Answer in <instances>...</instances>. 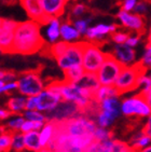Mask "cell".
<instances>
[{"instance_id": "7", "label": "cell", "mask_w": 151, "mask_h": 152, "mask_svg": "<svg viewBox=\"0 0 151 152\" xmlns=\"http://www.w3.org/2000/svg\"><path fill=\"white\" fill-rule=\"evenodd\" d=\"M76 115H81V109L79 105L73 100H61L56 105L55 108L48 111L45 117L50 120L63 121L69 118L76 117Z\"/></svg>"}, {"instance_id": "27", "label": "cell", "mask_w": 151, "mask_h": 152, "mask_svg": "<svg viewBox=\"0 0 151 152\" xmlns=\"http://www.w3.org/2000/svg\"><path fill=\"white\" fill-rule=\"evenodd\" d=\"M131 36V32H124V31H112L110 32V38L112 41H114L117 44H123L126 43Z\"/></svg>"}, {"instance_id": "25", "label": "cell", "mask_w": 151, "mask_h": 152, "mask_svg": "<svg viewBox=\"0 0 151 152\" xmlns=\"http://www.w3.org/2000/svg\"><path fill=\"white\" fill-rule=\"evenodd\" d=\"M12 149L14 152H23L25 148V139H24V134L18 132L14 135L13 137V143H12Z\"/></svg>"}, {"instance_id": "46", "label": "cell", "mask_w": 151, "mask_h": 152, "mask_svg": "<svg viewBox=\"0 0 151 152\" xmlns=\"http://www.w3.org/2000/svg\"><path fill=\"white\" fill-rule=\"evenodd\" d=\"M149 78L151 79V71H150V75H149Z\"/></svg>"}, {"instance_id": "37", "label": "cell", "mask_w": 151, "mask_h": 152, "mask_svg": "<svg viewBox=\"0 0 151 152\" xmlns=\"http://www.w3.org/2000/svg\"><path fill=\"white\" fill-rule=\"evenodd\" d=\"M37 96H30L27 99L26 110H37Z\"/></svg>"}, {"instance_id": "44", "label": "cell", "mask_w": 151, "mask_h": 152, "mask_svg": "<svg viewBox=\"0 0 151 152\" xmlns=\"http://www.w3.org/2000/svg\"><path fill=\"white\" fill-rule=\"evenodd\" d=\"M147 45H150L151 47V28H150V32H149L148 40H147Z\"/></svg>"}, {"instance_id": "45", "label": "cell", "mask_w": 151, "mask_h": 152, "mask_svg": "<svg viewBox=\"0 0 151 152\" xmlns=\"http://www.w3.org/2000/svg\"><path fill=\"white\" fill-rule=\"evenodd\" d=\"M139 152H151V146L150 147H147V148H145V149L140 150Z\"/></svg>"}, {"instance_id": "40", "label": "cell", "mask_w": 151, "mask_h": 152, "mask_svg": "<svg viewBox=\"0 0 151 152\" xmlns=\"http://www.w3.org/2000/svg\"><path fill=\"white\" fill-rule=\"evenodd\" d=\"M144 136H145V134H144V132H142V129L140 131V132L136 133V134H134L133 137H131V139H130V146H131V145H133V143L137 142V141L139 140V139H141Z\"/></svg>"}, {"instance_id": "28", "label": "cell", "mask_w": 151, "mask_h": 152, "mask_svg": "<svg viewBox=\"0 0 151 152\" xmlns=\"http://www.w3.org/2000/svg\"><path fill=\"white\" fill-rule=\"evenodd\" d=\"M18 77V73L14 70H1L0 72V83L1 84H7L10 82H13Z\"/></svg>"}, {"instance_id": "8", "label": "cell", "mask_w": 151, "mask_h": 152, "mask_svg": "<svg viewBox=\"0 0 151 152\" xmlns=\"http://www.w3.org/2000/svg\"><path fill=\"white\" fill-rule=\"evenodd\" d=\"M21 6L26 11L27 15L40 25L51 24L56 18H53L44 11L41 0H20Z\"/></svg>"}, {"instance_id": "9", "label": "cell", "mask_w": 151, "mask_h": 152, "mask_svg": "<svg viewBox=\"0 0 151 152\" xmlns=\"http://www.w3.org/2000/svg\"><path fill=\"white\" fill-rule=\"evenodd\" d=\"M85 41L71 43L68 50L57 59L58 66L65 70L77 65H82L83 61V49H84Z\"/></svg>"}, {"instance_id": "15", "label": "cell", "mask_w": 151, "mask_h": 152, "mask_svg": "<svg viewBox=\"0 0 151 152\" xmlns=\"http://www.w3.org/2000/svg\"><path fill=\"white\" fill-rule=\"evenodd\" d=\"M24 139H25V148L28 151L38 152L42 148L40 142V134L36 131H30L24 134Z\"/></svg>"}, {"instance_id": "32", "label": "cell", "mask_w": 151, "mask_h": 152, "mask_svg": "<svg viewBox=\"0 0 151 152\" xmlns=\"http://www.w3.org/2000/svg\"><path fill=\"white\" fill-rule=\"evenodd\" d=\"M122 112L126 115V117H132L135 115V111H134V106H133V100L132 98L130 99H125L122 104Z\"/></svg>"}, {"instance_id": "33", "label": "cell", "mask_w": 151, "mask_h": 152, "mask_svg": "<svg viewBox=\"0 0 151 152\" xmlns=\"http://www.w3.org/2000/svg\"><path fill=\"white\" fill-rule=\"evenodd\" d=\"M136 95L145 100V102L148 104L149 107L151 108V85L149 86V88H145L140 93L136 94Z\"/></svg>"}, {"instance_id": "22", "label": "cell", "mask_w": 151, "mask_h": 152, "mask_svg": "<svg viewBox=\"0 0 151 152\" xmlns=\"http://www.w3.org/2000/svg\"><path fill=\"white\" fill-rule=\"evenodd\" d=\"M71 24H68L66 22L62 24L61 26V35L65 40H70V39H77L80 36V32L78 29H75L70 26Z\"/></svg>"}, {"instance_id": "17", "label": "cell", "mask_w": 151, "mask_h": 152, "mask_svg": "<svg viewBox=\"0 0 151 152\" xmlns=\"http://www.w3.org/2000/svg\"><path fill=\"white\" fill-rule=\"evenodd\" d=\"M133 100V106H134V111L135 114L140 115V117H146V115H150L151 114V108L148 106V104L145 100L138 97L137 95L132 98Z\"/></svg>"}, {"instance_id": "24", "label": "cell", "mask_w": 151, "mask_h": 152, "mask_svg": "<svg viewBox=\"0 0 151 152\" xmlns=\"http://www.w3.org/2000/svg\"><path fill=\"white\" fill-rule=\"evenodd\" d=\"M89 8H87L85 4H82V3H75L73 7H71V9H70L69 12V15H68V18L71 20L76 18H79V16H81L82 14H84L85 12H89Z\"/></svg>"}, {"instance_id": "39", "label": "cell", "mask_w": 151, "mask_h": 152, "mask_svg": "<svg viewBox=\"0 0 151 152\" xmlns=\"http://www.w3.org/2000/svg\"><path fill=\"white\" fill-rule=\"evenodd\" d=\"M135 12L138 13V14H140V13H145L146 12V2L144 1V0L139 1V2L135 6Z\"/></svg>"}, {"instance_id": "6", "label": "cell", "mask_w": 151, "mask_h": 152, "mask_svg": "<svg viewBox=\"0 0 151 152\" xmlns=\"http://www.w3.org/2000/svg\"><path fill=\"white\" fill-rule=\"evenodd\" d=\"M18 25V22L13 20L4 18L0 20V49L2 54H11Z\"/></svg>"}, {"instance_id": "13", "label": "cell", "mask_w": 151, "mask_h": 152, "mask_svg": "<svg viewBox=\"0 0 151 152\" xmlns=\"http://www.w3.org/2000/svg\"><path fill=\"white\" fill-rule=\"evenodd\" d=\"M121 28L122 27L120 26V25H118V24H112L110 26L100 24V25H97V26L92 27V28H87L86 32H85V38L89 39V40L103 38L104 35L110 34V32L116 31L117 29H121Z\"/></svg>"}, {"instance_id": "23", "label": "cell", "mask_w": 151, "mask_h": 152, "mask_svg": "<svg viewBox=\"0 0 151 152\" xmlns=\"http://www.w3.org/2000/svg\"><path fill=\"white\" fill-rule=\"evenodd\" d=\"M96 140L104 141V140H112L113 136H114V132L113 131H107L104 127H97V129L94 133Z\"/></svg>"}, {"instance_id": "21", "label": "cell", "mask_w": 151, "mask_h": 152, "mask_svg": "<svg viewBox=\"0 0 151 152\" xmlns=\"http://www.w3.org/2000/svg\"><path fill=\"white\" fill-rule=\"evenodd\" d=\"M26 105H27V99L25 98H10L6 104V107L9 110L15 112H21L22 110L26 109Z\"/></svg>"}, {"instance_id": "43", "label": "cell", "mask_w": 151, "mask_h": 152, "mask_svg": "<svg viewBox=\"0 0 151 152\" xmlns=\"http://www.w3.org/2000/svg\"><path fill=\"white\" fill-rule=\"evenodd\" d=\"M2 3L6 6H14L16 4V0H2Z\"/></svg>"}, {"instance_id": "5", "label": "cell", "mask_w": 151, "mask_h": 152, "mask_svg": "<svg viewBox=\"0 0 151 152\" xmlns=\"http://www.w3.org/2000/svg\"><path fill=\"white\" fill-rule=\"evenodd\" d=\"M106 53H103L99 48L92 42L85 41L84 49H83V61L82 66L85 72L97 73L99 68L102 67L105 61Z\"/></svg>"}, {"instance_id": "42", "label": "cell", "mask_w": 151, "mask_h": 152, "mask_svg": "<svg viewBox=\"0 0 151 152\" xmlns=\"http://www.w3.org/2000/svg\"><path fill=\"white\" fill-rule=\"evenodd\" d=\"M139 40H140L139 36H136V37H130L128 40L126 41V44L130 45V47H135V45L138 43V41Z\"/></svg>"}, {"instance_id": "19", "label": "cell", "mask_w": 151, "mask_h": 152, "mask_svg": "<svg viewBox=\"0 0 151 152\" xmlns=\"http://www.w3.org/2000/svg\"><path fill=\"white\" fill-rule=\"evenodd\" d=\"M54 126H55V121L54 120H50L49 122L45 123V126L43 127L40 134V142L42 148H44L49 143V141L51 140L53 133H54Z\"/></svg>"}, {"instance_id": "34", "label": "cell", "mask_w": 151, "mask_h": 152, "mask_svg": "<svg viewBox=\"0 0 151 152\" xmlns=\"http://www.w3.org/2000/svg\"><path fill=\"white\" fill-rule=\"evenodd\" d=\"M141 63L145 65L146 67L151 68V47L150 45H147L146 44V51L145 54L142 56V58L140 59Z\"/></svg>"}, {"instance_id": "4", "label": "cell", "mask_w": 151, "mask_h": 152, "mask_svg": "<svg viewBox=\"0 0 151 152\" xmlns=\"http://www.w3.org/2000/svg\"><path fill=\"white\" fill-rule=\"evenodd\" d=\"M125 67H126V65L119 61L112 53H106L104 63L97 72V77H98L100 84L114 85L121 71Z\"/></svg>"}, {"instance_id": "18", "label": "cell", "mask_w": 151, "mask_h": 152, "mask_svg": "<svg viewBox=\"0 0 151 152\" xmlns=\"http://www.w3.org/2000/svg\"><path fill=\"white\" fill-rule=\"evenodd\" d=\"M102 105L104 110H107V111L113 113L117 118L119 117L122 111V105L116 99V97H110V98L105 99L102 102Z\"/></svg>"}, {"instance_id": "10", "label": "cell", "mask_w": 151, "mask_h": 152, "mask_svg": "<svg viewBox=\"0 0 151 152\" xmlns=\"http://www.w3.org/2000/svg\"><path fill=\"white\" fill-rule=\"evenodd\" d=\"M118 18L121 20L123 26L128 29H133L136 31L137 36L141 37L146 32V18L141 16L138 13L130 14L128 12L120 10L118 13Z\"/></svg>"}, {"instance_id": "30", "label": "cell", "mask_w": 151, "mask_h": 152, "mask_svg": "<svg viewBox=\"0 0 151 152\" xmlns=\"http://www.w3.org/2000/svg\"><path fill=\"white\" fill-rule=\"evenodd\" d=\"M25 118L28 119L30 121H42V122L47 123L49 122V119L47 117H44L42 114H40L38 111H35V110H29L26 113H24Z\"/></svg>"}, {"instance_id": "14", "label": "cell", "mask_w": 151, "mask_h": 152, "mask_svg": "<svg viewBox=\"0 0 151 152\" xmlns=\"http://www.w3.org/2000/svg\"><path fill=\"white\" fill-rule=\"evenodd\" d=\"M112 54L116 56L117 58L124 63L125 65L130 64L135 59V51L132 49V47L128 45L126 43L118 44L113 48Z\"/></svg>"}, {"instance_id": "31", "label": "cell", "mask_w": 151, "mask_h": 152, "mask_svg": "<svg viewBox=\"0 0 151 152\" xmlns=\"http://www.w3.org/2000/svg\"><path fill=\"white\" fill-rule=\"evenodd\" d=\"M117 6L122 11H131L136 6V0H117Z\"/></svg>"}, {"instance_id": "35", "label": "cell", "mask_w": 151, "mask_h": 152, "mask_svg": "<svg viewBox=\"0 0 151 152\" xmlns=\"http://www.w3.org/2000/svg\"><path fill=\"white\" fill-rule=\"evenodd\" d=\"M23 123H24V119L22 117H20L13 121H10V122L8 123V124H6V125L8 126V127H10V129H15V131H21Z\"/></svg>"}, {"instance_id": "2", "label": "cell", "mask_w": 151, "mask_h": 152, "mask_svg": "<svg viewBox=\"0 0 151 152\" xmlns=\"http://www.w3.org/2000/svg\"><path fill=\"white\" fill-rule=\"evenodd\" d=\"M148 71V67L142 64L141 61H137L132 66L125 67L114 83L118 97L128 92L135 91L141 85L142 78Z\"/></svg>"}, {"instance_id": "29", "label": "cell", "mask_w": 151, "mask_h": 152, "mask_svg": "<svg viewBox=\"0 0 151 152\" xmlns=\"http://www.w3.org/2000/svg\"><path fill=\"white\" fill-rule=\"evenodd\" d=\"M111 152H135V151L132 149V147L130 145H128V143L120 140H113Z\"/></svg>"}, {"instance_id": "12", "label": "cell", "mask_w": 151, "mask_h": 152, "mask_svg": "<svg viewBox=\"0 0 151 152\" xmlns=\"http://www.w3.org/2000/svg\"><path fill=\"white\" fill-rule=\"evenodd\" d=\"M44 11L53 18H59L64 14L65 7L69 0H41Z\"/></svg>"}, {"instance_id": "11", "label": "cell", "mask_w": 151, "mask_h": 152, "mask_svg": "<svg viewBox=\"0 0 151 152\" xmlns=\"http://www.w3.org/2000/svg\"><path fill=\"white\" fill-rule=\"evenodd\" d=\"M37 110L40 111H50L55 108L56 105L61 102L62 97L51 91L44 90L37 96Z\"/></svg>"}, {"instance_id": "26", "label": "cell", "mask_w": 151, "mask_h": 152, "mask_svg": "<svg viewBox=\"0 0 151 152\" xmlns=\"http://www.w3.org/2000/svg\"><path fill=\"white\" fill-rule=\"evenodd\" d=\"M61 32V28H59V22L57 20V18L53 20L51 25H50L49 29H48V37H49L51 42H54L56 39L58 38Z\"/></svg>"}, {"instance_id": "1", "label": "cell", "mask_w": 151, "mask_h": 152, "mask_svg": "<svg viewBox=\"0 0 151 152\" xmlns=\"http://www.w3.org/2000/svg\"><path fill=\"white\" fill-rule=\"evenodd\" d=\"M45 43L40 35V24L32 20L22 22L15 31L11 54L32 55L40 52Z\"/></svg>"}, {"instance_id": "38", "label": "cell", "mask_w": 151, "mask_h": 152, "mask_svg": "<svg viewBox=\"0 0 151 152\" xmlns=\"http://www.w3.org/2000/svg\"><path fill=\"white\" fill-rule=\"evenodd\" d=\"M34 129V121H26V122L23 123V125H22V129H21V131L23 133H27V132H30V131H32Z\"/></svg>"}, {"instance_id": "16", "label": "cell", "mask_w": 151, "mask_h": 152, "mask_svg": "<svg viewBox=\"0 0 151 152\" xmlns=\"http://www.w3.org/2000/svg\"><path fill=\"white\" fill-rule=\"evenodd\" d=\"M64 71V80L67 83H77L84 75V69L82 65H77L70 68H67Z\"/></svg>"}, {"instance_id": "20", "label": "cell", "mask_w": 151, "mask_h": 152, "mask_svg": "<svg viewBox=\"0 0 151 152\" xmlns=\"http://www.w3.org/2000/svg\"><path fill=\"white\" fill-rule=\"evenodd\" d=\"M69 42L67 41H61V42H57L55 44H52L51 45V55H52V59H56L57 61L59 57H61L67 50L68 48L70 47Z\"/></svg>"}, {"instance_id": "36", "label": "cell", "mask_w": 151, "mask_h": 152, "mask_svg": "<svg viewBox=\"0 0 151 152\" xmlns=\"http://www.w3.org/2000/svg\"><path fill=\"white\" fill-rule=\"evenodd\" d=\"M90 23L89 22V20H77L75 23V26H76V28L79 30V32L80 34H84V32H86V30H87V24Z\"/></svg>"}, {"instance_id": "41", "label": "cell", "mask_w": 151, "mask_h": 152, "mask_svg": "<svg viewBox=\"0 0 151 152\" xmlns=\"http://www.w3.org/2000/svg\"><path fill=\"white\" fill-rule=\"evenodd\" d=\"M142 132H144V134H145V135H147V136H150V137H151V114L149 115V119H148V122H147V124L142 127Z\"/></svg>"}, {"instance_id": "3", "label": "cell", "mask_w": 151, "mask_h": 152, "mask_svg": "<svg viewBox=\"0 0 151 152\" xmlns=\"http://www.w3.org/2000/svg\"><path fill=\"white\" fill-rule=\"evenodd\" d=\"M43 65L35 69H28L18 72V92L27 96H38L43 91V82L40 79Z\"/></svg>"}]
</instances>
